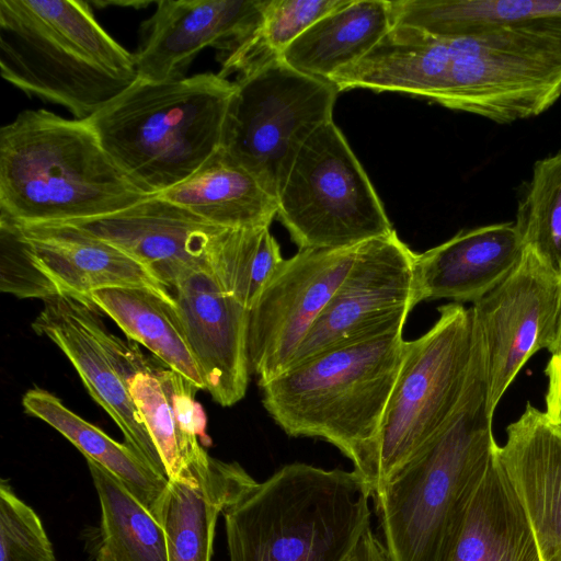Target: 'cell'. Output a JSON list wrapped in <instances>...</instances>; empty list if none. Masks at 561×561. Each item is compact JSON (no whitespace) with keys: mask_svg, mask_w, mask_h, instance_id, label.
<instances>
[{"mask_svg":"<svg viewBox=\"0 0 561 561\" xmlns=\"http://www.w3.org/2000/svg\"><path fill=\"white\" fill-rule=\"evenodd\" d=\"M15 226L59 294L88 296L114 287L168 290L142 263L73 224Z\"/></svg>","mask_w":561,"mask_h":561,"instance_id":"obj_19","label":"cell"},{"mask_svg":"<svg viewBox=\"0 0 561 561\" xmlns=\"http://www.w3.org/2000/svg\"><path fill=\"white\" fill-rule=\"evenodd\" d=\"M186 339L205 380L221 407L245 394L248 310L220 286L210 267L191 273L172 288Z\"/></svg>","mask_w":561,"mask_h":561,"instance_id":"obj_16","label":"cell"},{"mask_svg":"<svg viewBox=\"0 0 561 561\" xmlns=\"http://www.w3.org/2000/svg\"><path fill=\"white\" fill-rule=\"evenodd\" d=\"M347 1L266 0L257 28L232 49L218 55V75L227 79L279 58L311 25Z\"/></svg>","mask_w":561,"mask_h":561,"instance_id":"obj_30","label":"cell"},{"mask_svg":"<svg viewBox=\"0 0 561 561\" xmlns=\"http://www.w3.org/2000/svg\"><path fill=\"white\" fill-rule=\"evenodd\" d=\"M25 412L58 431L85 458L116 477L160 523L169 480L150 468L128 445L118 443L67 408L43 389L28 390L22 400ZM161 524V523H160Z\"/></svg>","mask_w":561,"mask_h":561,"instance_id":"obj_27","label":"cell"},{"mask_svg":"<svg viewBox=\"0 0 561 561\" xmlns=\"http://www.w3.org/2000/svg\"><path fill=\"white\" fill-rule=\"evenodd\" d=\"M85 460L101 507L95 561H169L162 525L116 477Z\"/></svg>","mask_w":561,"mask_h":561,"instance_id":"obj_28","label":"cell"},{"mask_svg":"<svg viewBox=\"0 0 561 561\" xmlns=\"http://www.w3.org/2000/svg\"><path fill=\"white\" fill-rule=\"evenodd\" d=\"M404 323L320 352L261 387L264 409L287 435L332 444L370 490L382 417L403 359Z\"/></svg>","mask_w":561,"mask_h":561,"instance_id":"obj_3","label":"cell"},{"mask_svg":"<svg viewBox=\"0 0 561 561\" xmlns=\"http://www.w3.org/2000/svg\"><path fill=\"white\" fill-rule=\"evenodd\" d=\"M0 70L27 95L87 121L138 80L134 54L78 0H1Z\"/></svg>","mask_w":561,"mask_h":561,"instance_id":"obj_5","label":"cell"},{"mask_svg":"<svg viewBox=\"0 0 561 561\" xmlns=\"http://www.w3.org/2000/svg\"><path fill=\"white\" fill-rule=\"evenodd\" d=\"M158 196L228 229L270 226L277 213L276 199L222 147Z\"/></svg>","mask_w":561,"mask_h":561,"instance_id":"obj_23","label":"cell"},{"mask_svg":"<svg viewBox=\"0 0 561 561\" xmlns=\"http://www.w3.org/2000/svg\"><path fill=\"white\" fill-rule=\"evenodd\" d=\"M234 91L233 81L213 72L162 82L138 79L87 122L127 176L158 195L222 146Z\"/></svg>","mask_w":561,"mask_h":561,"instance_id":"obj_6","label":"cell"},{"mask_svg":"<svg viewBox=\"0 0 561 561\" xmlns=\"http://www.w3.org/2000/svg\"><path fill=\"white\" fill-rule=\"evenodd\" d=\"M233 82L221 147L276 199L300 147L332 121L340 91L279 58Z\"/></svg>","mask_w":561,"mask_h":561,"instance_id":"obj_9","label":"cell"},{"mask_svg":"<svg viewBox=\"0 0 561 561\" xmlns=\"http://www.w3.org/2000/svg\"><path fill=\"white\" fill-rule=\"evenodd\" d=\"M446 561H540L529 522L497 449L470 499Z\"/></svg>","mask_w":561,"mask_h":561,"instance_id":"obj_22","label":"cell"},{"mask_svg":"<svg viewBox=\"0 0 561 561\" xmlns=\"http://www.w3.org/2000/svg\"><path fill=\"white\" fill-rule=\"evenodd\" d=\"M352 561H390L383 543L368 527L358 540L352 553Z\"/></svg>","mask_w":561,"mask_h":561,"instance_id":"obj_35","label":"cell"},{"mask_svg":"<svg viewBox=\"0 0 561 561\" xmlns=\"http://www.w3.org/2000/svg\"><path fill=\"white\" fill-rule=\"evenodd\" d=\"M548 379L546 392V415L561 428V355H551L545 368Z\"/></svg>","mask_w":561,"mask_h":561,"instance_id":"obj_34","label":"cell"},{"mask_svg":"<svg viewBox=\"0 0 561 561\" xmlns=\"http://www.w3.org/2000/svg\"><path fill=\"white\" fill-rule=\"evenodd\" d=\"M151 196L117 165L87 121L26 110L0 129V220L78 222Z\"/></svg>","mask_w":561,"mask_h":561,"instance_id":"obj_2","label":"cell"},{"mask_svg":"<svg viewBox=\"0 0 561 561\" xmlns=\"http://www.w3.org/2000/svg\"><path fill=\"white\" fill-rule=\"evenodd\" d=\"M420 337L405 341L382 417L373 495L444 426L467 388L476 346L471 308L450 302Z\"/></svg>","mask_w":561,"mask_h":561,"instance_id":"obj_7","label":"cell"},{"mask_svg":"<svg viewBox=\"0 0 561 561\" xmlns=\"http://www.w3.org/2000/svg\"><path fill=\"white\" fill-rule=\"evenodd\" d=\"M2 293L19 298L47 299L59 295L51 280L34 261L19 228L0 220Z\"/></svg>","mask_w":561,"mask_h":561,"instance_id":"obj_33","label":"cell"},{"mask_svg":"<svg viewBox=\"0 0 561 561\" xmlns=\"http://www.w3.org/2000/svg\"><path fill=\"white\" fill-rule=\"evenodd\" d=\"M142 263L171 293L178 282L209 267L210 251L228 228L211 225L158 195L100 218L67 222Z\"/></svg>","mask_w":561,"mask_h":561,"instance_id":"obj_15","label":"cell"},{"mask_svg":"<svg viewBox=\"0 0 561 561\" xmlns=\"http://www.w3.org/2000/svg\"><path fill=\"white\" fill-rule=\"evenodd\" d=\"M373 497L354 469L304 462L252 479L222 512L230 561H346L370 527Z\"/></svg>","mask_w":561,"mask_h":561,"instance_id":"obj_4","label":"cell"},{"mask_svg":"<svg viewBox=\"0 0 561 561\" xmlns=\"http://www.w3.org/2000/svg\"><path fill=\"white\" fill-rule=\"evenodd\" d=\"M393 25L444 37L489 30H536L561 34V0H398Z\"/></svg>","mask_w":561,"mask_h":561,"instance_id":"obj_25","label":"cell"},{"mask_svg":"<svg viewBox=\"0 0 561 561\" xmlns=\"http://www.w3.org/2000/svg\"><path fill=\"white\" fill-rule=\"evenodd\" d=\"M486 365L491 414L529 358L553 344L561 319V276L529 247L511 274L472 307Z\"/></svg>","mask_w":561,"mask_h":561,"instance_id":"obj_11","label":"cell"},{"mask_svg":"<svg viewBox=\"0 0 561 561\" xmlns=\"http://www.w3.org/2000/svg\"><path fill=\"white\" fill-rule=\"evenodd\" d=\"M100 309L85 295L59 294L44 300L34 332L55 343L79 374L92 399L111 416L128 445L150 468L165 477L159 454L129 386L139 373L156 367L135 343L112 334Z\"/></svg>","mask_w":561,"mask_h":561,"instance_id":"obj_10","label":"cell"},{"mask_svg":"<svg viewBox=\"0 0 561 561\" xmlns=\"http://www.w3.org/2000/svg\"><path fill=\"white\" fill-rule=\"evenodd\" d=\"M284 260L270 226L225 229L210 251L209 267L224 290L249 310Z\"/></svg>","mask_w":561,"mask_h":561,"instance_id":"obj_29","label":"cell"},{"mask_svg":"<svg viewBox=\"0 0 561 561\" xmlns=\"http://www.w3.org/2000/svg\"><path fill=\"white\" fill-rule=\"evenodd\" d=\"M265 4L266 0L157 1L141 24L134 53L138 79H181L202 49L229 51L257 28Z\"/></svg>","mask_w":561,"mask_h":561,"instance_id":"obj_14","label":"cell"},{"mask_svg":"<svg viewBox=\"0 0 561 561\" xmlns=\"http://www.w3.org/2000/svg\"><path fill=\"white\" fill-rule=\"evenodd\" d=\"M359 244L299 250L284 260L248 310V362L260 387L288 369L309 330L350 271Z\"/></svg>","mask_w":561,"mask_h":561,"instance_id":"obj_12","label":"cell"},{"mask_svg":"<svg viewBox=\"0 0 561 561\" xmlns=\"http://www.w3.org/2000/svg\"><path fill=\"white\" fill-rule=\"evenodd\" d=\"M352 553H353V552H352ZM346 561H352V554H351V557H350Z\"/></svg>","mask_w":561,"mask_h":561,"instance_id":"obj_37","label":"cell"},{"mask_svg":"<svg viewBox=\"0 0 561 561\" xmlns=\"http://www.w3.org/2000/svg\"><path fill=\"white\" fill-rule=\"evenodd\" d=\"M88 296L129 339L147 347L198 390L206 389L176 302L169 290L114 287L93 290Z\"/></svg>","mask_w":561,"mask_h":561,"instance_id":"obj_26","label":"cell"},{"mask_svg":"<svg viewBox=\"0 0 561 561\" xmlns=\"http://www.w3.org/2000/svg\"><path fill=\"white\" fill-rule=\"evenodd\" d=\"M548 351L551 353V355H561V319L556 340Z\"/></svg>","mask_w":561,"mask_h":561,"instance_id":"obj_36","label":"cell"},{"mask_svg":"<svg viewBox=\"0 0 561 561\" xmlns=\"http://www.w3.org/2000/svg\"><path fill=\"white\" fill-rule=\"evenodd\" d=\"M514 222L525 247L561 276V149L535 162Z\"/></svg>","mask_w":561,"mask_h":561,"instance_id":"obj_31","label":"cell"},{"mask_svg":"<svg viewBox=\"0 0 561 561\" xmlns=\"http://www.w3.org/2000/svg\"><path fill=\"white\" fill-rule=\"evenodd\" d=\"M129 390L169 481L209 461L210 456L198 442L206 417L194 400L198 390L195 386L170 368L156 367L137 374Z\"/></svg>","mask_w":561,"mask_h":561,"instance_id":"obj_21","label":"cell"},{"mask_svg":"<svg viewBox=\"0 0 561 561\" xmlns=\"http://www.w3.org/2000/svg\"><path fill=\"white\" fill-rule=\"evenodd\" d=\"M0 561H57L41 518L13 492L0 484Z\"/></svg>","mask_w":561,"mask_h":561,"instance_id":"obj_32","label":"cell"},{"mask_svg":"<svg viewBox=\"0 0 561 561\" xmlns=\"http://www.w3.org/2000/svg\"><path fill=\"white\" fill-rule=\"evenodd\" d=\"M252 479L239 463L210 457L170 480L160 519L169 561H211L218 516Z\"/></svg>","mask_w":561,"mask_h":561,"instance_id":"obj_20","label":"cell"},{"mask_svg":"<svg viewBox=\"0 0 561 561\" xmlns=\"http://www.w3.org/2000/svg\"><path fill=\"white\" fill-rule=\"evenodd\" d=\"M524 250L514 221L461 230L416 254L420 300L474 304L511 274Z\"/></svg>","mask_w":561,"mask_h":561,"instance_id":"obj_18","label":"cell"},{"mask_svg":"<svg viewBox=\"0 0 561 561\" xmlns=\"http://www.w3.org/2000/svg\"><path fill=\"white\" fill-rule=\"evenodd\" d=\"M497 456L533 530L540 561H561V428L530 402Z\"/></svg>","mask_w":561,"mask_h":561,"instance_id":"obj_17","label":"cell"},{"mask_svg":"<svg viewBox=\"0 0 561 561\" xmlns=\"http://www.w3.org/2000/svg\"><path fill=\"white\" fill-rule=\"evenodd\" d=\"M392 27L391 1L348 0L311 25L279 59L304 75L328 80L366 56Z\"/></svg>","mask_w":561,"mask_h":561,"instance_id":"obj_24","label":"cell"},{"mask_svg":"<svg viewBox=\"0 0 561 561\" xmlns=\"http://www.w3.org/2000/svg\"><path fill=\"white\" fill-rule=\"evenodd\" d=\"M415 262L416 253L394 230L360 243L345 278L309 330L289 367L328 348L405 322L410 311L421 302Z\"/></svg>","mask_w":561,"mask_h":561,"instance_id":"obj_13","label":"cell"},{"mask_svg":"<svg viewBox=\"0 0 561 561\" xmlns=\"http://www.w3.org/2000/svg\"><path fill=\"white\" fill-rule=\"evenodd\" d=\"M483 344L454 413L373 495L390 561H446L470 499L499 445L488 410Z\"/></svg>","mask_w":561,"mask_h":561,"instance_id":"obj_1","label":"cell"},{"mask_svg":"<svg viewBox=\"0 0 561 561\" xmlns=\"http://www.w3.org/2000/svg\"><path fill=\"white\" fill-rule=\"evenodd\" d=\"M276 216L299 250L342 249L393 231L364 168L332 121L300 147Z\"/></svg>","mask_w":561,"mask_h":561,"instance_id":"obj_8","label":"cell"}]
</instances>
